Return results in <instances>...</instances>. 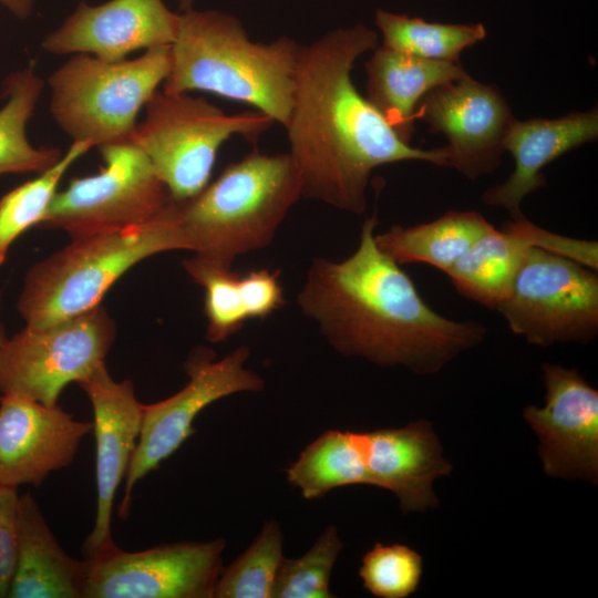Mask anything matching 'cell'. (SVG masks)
Listing matches in <instances>:
<instances>
[{
  "mask_svg": "<svg viewBox=\"0 0 598 598\" xmlns=\"http://www.w3.org/2000/svg\"><path fill=\"white\" fill-rule=\"evenodd\" d=\"M378 47V34L358 23L301 47L287 130L302 196L360 215L372 171L402 161L447 166L446 150L403 142L351 80L354 62Z\"/></svg>",
  "mask_w": 598,
  "mask_h": 598,
  "instance_id": "cell-1",
  "label": "cell"
},
{
  "mask_svg": "<svg viewBox=\"0 0 598 598\" xmlns=\"http://www.w3.org/2000/svg\"><path fill=\"white\" fill-rule=\"evenodd\" d=\"M375 226V216L362 224L359 245L346 259L315 258L297 303L342 355L435 373L480 344L487 329L426 305L412 279L378 247Z\"/></svg>",
  "mask_w": 598,
  "mask_h": 598,
  "instance_id": "cell-2",
  "label": "cell"
},
{
  "mask_svg": "<svg viewBox=\"0 0 598 598\" xmlns=\"http://www.w3.org/2000/svg\"><path fill=\"white\" fill-rule=\"evenodd\" d=\"M301 45L288 37L252 42L231 14L187 10L171 44L166 93L208 92L252 106L287 125Z\"/></svg>",
  "mask_w": 598,
  "mask_h": 598,
  "instance_id": "cell-3",
  "label": "cell"
},
{
  "mask_svg": "<svg viewBox=\"0 0 598 598\" xmlns=\"http://www.w3.org/2000/svg\"><path fill=\"white\" fill-rule=\"evenodd\" d=\"M302 197L299 171L289 153L254 151L227 165L196 196L174 200L186 250L231 266L271 244L290 208Z\"/></svg>",
  "mask_w": 598,
  "mask_h": 598,
  "instance_id": "cell-4",
  "label": "cell"
},
{
  "mask_svg": "<svg viewBox=\"0 0 598 598\" xmlns=\"http://www.w3.org/2000/svg\"><path fill=\"white\" fill-rule=\"evenodd\" d=\"M186 250L174 200L153 220L84 236L28 271L18 311L25 327L43 328L101 305L110 288L140 261L169 250Z\"/></svg>",
  "mask_w": 598,
  "mask_h": 598,
  "instance_id": "cell-5",
  "label": "cell"
},
{
  "mask_svg": "<svg viewBox=\"0 0 598 598\" xmlns=\"http://www.w3.org/2000/svg\"><path fill=\"white\" fill-rule=\"evenodd\" d=\"M171 65V45L117 62L75 54L48 79L50 112L73 142L89 141L99 148L130 141L140 111Z\"/></svg>",
  "mask_w": 598,
  "mask_h": 598,
  "instance_id": "cell-6",
  "label": "cell"
},
{
  "mask_svg": "<svg viewBox=\"0 0 598 598\" xmlns=\"http://www.w3.org/2000/svg\"><path fill=\"white\" fill-rule=\"evenodd\" d=\"M130 141L150 161L175 202L209 183L217 152L234 135L255 142L274 121L258 111L226 114L204 97L156 91Z\"/></svg>",
  "mask_w": 598,
  "mask_h": 598,
  "instance_id": "cell-7",
  "label": "cell"
},
{
  "mask_svg": "<svg viewBox=\"0 0 598 598\" xmlns=\"http://www.w3.org/2000/svg\"><path fill=\"white\" fill-rule=\"evenodd\" d=\"M104 166L99 173L70 179L58 192L42 229H60L71 239L148 223L172 197L144 153L131 141L99 147Z\"/></svg>",
  "mask_w": 598,
  "mask_h": 598,
  "instance_id": "cell-8",
  "label": "cell"
},
{
  "mask_svg": "<svg viewBox=\"0 0 598 598\" xmlns=\"http://www.w3.org/2000/svg\"><path fill=\"white\" fill-rule=\"evenodd\" d=\"M496 310L530 344L587 343L598 333L597 270L532 247Z\"/></svg>",
  "mask_w": 598,
  "mask_h": 598,
  "instance_id": "cell-9",
  "label": "cell"
},
{
  "mask_svg": "<svg viewBox=\"0 0 598 598\" xmlns=\"http://www.w3.org/2000/svg\"><path fill=\"white\" fill-rule=\"evenodd\" d=\"M115 333L101 305L43 328L24 327L0 351V393L58 405L69 383L104 364Z\"/></svg>",
  "mask_w": 598,
  "mask_h": 598,
  "instance_id": "cell-10",
  "label": "cell"
},
{
  "mask_svg": "<svg viewBox=\"0 0 598 598\" xmlns=\"http://www.w3.org/2000/svg\"><path fill=\"white\" fill-rule=\"evenodd\" d=\"M249 355V348L240 346L216 361L213 350L198 348L184 364L187 384L163 401L143 405L141 432L125 475L121 515L128 513L135 484L195 433L194 421L205 408L235 393L264 390L262 378L245 368Z\"/></svg>",
  "mask_w": 598,
  "mask_h": 598,
  "instance_id": "cell-11",
  "label": "cell"
},
{
  "mask_svg": "<svg viewBox=\"0 0 598 598\" xmlns=\"http://www.w3.org/2000/svg\"><path fill=\"white\" fill-rule=\"evenodd\" d=\"M225 542H177L140 551L115 543L85 556L83 598H213Z\"/></svg>",
  "mask_w": 598,
  "mask_h": 598,
  "instance_id": "cell-12",
  "label": "cell"
},
{
  "mask_svg": "<svg viewBox=\"0 0 598 598\" xmlns=\"http://www.w3.org/2000/svg\"><path fill=\"white\" fill-rule=\"evenodd\" d=\"M417 118L427 123L430 132L446 136L447 166L468 179L499 166L505 137L515 121L501 91L471 76L429 91L419 102Z\"/></svg>",
  "mask_w": 598,
  "mask_h": 598,
  "instance_id": "cell-13",
  "label": "cell"
},
{
  "mask_svg": "<svg viewBox=\"0 0 598 598\" xmlns=\"http://www.w3.org/2000/svg\"><path fill=\"white\" fill-rule=\"evenodd\" d=\"M545 405H528L525 421L539 439L547 475L598 481V391L576 369L544 363Z\"/></svg>",
  "mask_w": 598,
  "mask_h": 598,
  "instance_id": "cell-14",
  "label": "cell"
},
{
  "mask_svg": "<svg viewBox=\"0 0 598 598\" xmlns=\"http://www.w3.org/2000/svg\"><path fill=\"white\" fill-rule=\"evenodd\" d=\"M92 422L75 420L59 405L13 394L0 396V485L40 486L69 466Z\"/></svg>",
  "mask_w": 598,
  "mask_h": 598,
  "instance_id": "cell-15",
  "label": "cell"
},
{
  "mask_svg": "<svg viewBox=\"0 0 598 598\" xmlns=\"http://www.w3.org/2000/svg\"><path fill=\"white\" fill-rule=\"evenodd\" d=\"M179 14L163 0H110L74 12L49 33L42 48L53 54H90L107 62L125 60L136 50L171 45Z\"/></svg>",
  "mask_w": 598,
  "mask_h": 598,
  "instance_id": "cell-16",
  "label": "cell"
},
{
  "mask_svg": "<svg viewBox=\"0 0 598 598\" xmlns=\"http://www.w3.org/2000/svg\"><path fill=\"white\" fill-rule=\"evenodd\" d=\"M78 384L92 404L96 443L97 503L94 526L83 546L87 556L114 544L111 525L115 493L136 446L144 404L136 399L133 382L115 381L105 363Z\"/></svg>",
  "mask_w": 598,
  "mask_h": 598,
  "instance_id": "cell-17",
  "label": "cell"
},
{
  "mask_svg": "<svg viewBox=\"0 0 598 598\" xmlns=\"http://www.w3.org/2000/svg\"><path fill=\"white\" fill-rule=\"evenodd\" d=\"M367 485L395 494L403 513L436 507L433 483L452 471L442 445L425 420L403 427L364 432Z\"/></svg>",
  "mask_w": 598,
  "mask_h": 598,
  "instance_id": "cell-18",
  "label": "cell"
},
{
  "mask_svg": "<svg viewBox=\"0 0 598 598\" xmlns=\"http://www.w3.org/2000/svg\"><path fill=\"white\" fill-rule=\"evenodd\" d=\"M597 136V109L558 118H515L504 141V150L514 158V171L505 182L485 190L483 202L506 209L512 219L524 216L523 199L546 185L543 168Z\"/></svg>",
  "mask_w": 598,
  "mask_h": 598,
  "instance_id": "cell-19",
  "label": "cell"
},
{
  "mask_svg": "<svg viewBox=\"0 0 598 598\" xmlns=\"http://www.w3.org/2000/svg\"><path fill=\"white\" fill-rule=\"evenodd\" d=\"M182 266L193 282L204 289L205 338L224 342L247 321L265 319L286 303L280 271L255 269L240 275L205 258L193 256Z\"/></svg>",
  "mask_w": 598,
  "mask_h": 598,
  "instance_id": "cell-20",
  "label": "cell"
},
{
  "mask_svg": "<svg viewBox=\"0 0 598 598\" xmlns=\"http://www.w3.org/2000/svg\"><path fill=\"white\" fill-rule=\"evenodd\" d=\"M554 244V233L522 216L507 221L503 229L493 227L484 234L445 274L460 295L496 310L528 249L550 250Z\"/></svg>",
  "mask_w": 598,
  "mask_h": 598,
  "instance_id": "cell-21",
  "label": "cell"
},
{
  "mask_svg": "<svg viewBox=\"0 0 598 598\" xmlns=\"http://www.w3.org/2000/svg\"><path fill=\"white\" fill-rule=\"evenodd\" d=\"M85 559L68 555L31 494L19 496L10 598H83Z\"/></svg>",
  "mask_w": 598,
  "mask_h": 598,
  "instance_id": "cell-22",
  "label": "cell"
},
{
  "mask_svg": "<svg viewBox=\"0 0 598 598\" xmlns=\"http://www.w3.org/2000/svg\"><path fill=\"white\" fill-rule=\"evenodd\" d=\"M365 72V99L408 144L422 97L439 85L470 76L460 62L426 60L384 45L374 49Z\"/></svg>",
  "mask_w": 598,
  "mask_h": 598,
  "instance_id": "cell-23",
  "label": "cell"
},
{
  "mask_svg": "<svg viewBox=\"0 0 598 598\" xmlns=\"http://www.w3.org/2000/svg\"><path fill=\"white\" fill-rule=\"evenodd\" d=\"M493 227L477 212L450 210L430 223L394 225L374 239L398 265L426 264L446 272Z\"/></svg>",
  "mask_w": 598,
  "mask_h": 598,
  "instance_id": "cell-24",
  "label": "cell"
},
{
  "mask_svg": "<svg viewBox=\"0 0 598 598\" xmlns=\"http://www.w3.org/2000/svg\"><path fill=\"white\" fill-rule=\"evenodd\" d=\"M43 85L33 64L10 74L3 83L7 100L0 107V175L29 172L40 174L63 155L54 147L32 145L27 136V124Z\"/></svg>",
  "mask_w": 598,
  "mask_h": 598,
  "instance_id": "cell-25",
  "label": "cell"
},
{
  "mask_svg": "<svg viewBox=\"0 0 598 598\" xmlns=\"http://www.w3.org/2000/svg\"><path fill=\"white\" fill-rule=\"evenodd\" d=\"M363 454V432L330 430L306 446L286 470L287 480L306 499L365 484Z\"/></svg>",
  "mask_w": 598,
  "mask_h": 598,
  "instance_id": "cell-26",
  "label": "cell"
},
{
  "mask_svg": "<svg viewBox=\"0 0 598 598\" xmlns=\"http://www.w3.org/2000/svg\"><path fill=\"white\" fill-rule=\"evenodd\" d=\"M383 44L426 60L460 62L464 49L482 41L486 30L481 23H437L384 10L375 13Z\"/></svg>",
  "mask_w": 598,
  "mask_h": 598,
  "instance_id": "cell-27",
  "label": "cell"
},
{
  "mask_svg": "<svg viewBox=\"0 0 598 598\" xmlns=\"http://www.w3.org/2000/svg\"><path fill=\"white\" fill-rule=\"evenodd\" d=\"M93 144L75 141L65 154L35 178L13 188L0 199V266L6 261L13 241L43 219L58 185L70 166L83 156Z\"/></svg>",
  "mask_w": 598,
  "mask_h": 598,
  "instance_id": "cell-28",
  "label": "cell"
},
{
  "mask_svg": "<svg viewBox=\"0 0 598 598\" xmlns=\"http://www.w3.org/2000/svg\"><path fill=\"white\" fill-rule=\"evenodd\" d=\"M283 535L275 520L266 522L251 543L216 582L215 598H272L282 555Z\"/></svg>",
  "mask_w": 598,
  "mask_h": 598,
  "instance_id": "cell-29",
  "label": "cell"
},
{
  "mask_svg": "<svg viewBox=\"0 0 598 598\" xmlns=\"http://www.w3.org/2000/svg\"><path fill=\"white\" fill-rule=\"evenodd\" d=\"M343 548L333 525H328L311 548L299 558L282 559L272 598H330V576Z\"/></svg>",
  "mask_w": 598,
  "mask_h": 598,
  "instance_id": "cell-30",
  "label": "cell"
},
{
  "mask_svg": "<svg viewBox=\"0 0 598 598\" xmlns=\"http://www.w3.org/2000/svg\"><path fill=\"white\" fill-rule=\"evenodd\" d=\"M422 574V556L402 544L377 543L362 557L359 569L364 588L380 598L411 596L417 590Z\"/></svg>",
  "mask_w": 598,
  "mask_h": 598,
  "instance_id": "cell-31",
  "label": "cell"
},
{
  "mask_svg": "<svg viewBox=\"0 0 598 598\" xmlns=\"http://www.w3.org/2000/svg\"><path fill=\"white\" fill-rule=\"evenodd\" d=\"M18 488L0 485V598L8 597L17 546Z\"/></svg>",
  "mask_w": 598,
  "mask_h": 598,
  "instance_id": "cell-32",
  "label": "cell"
},
{
  "mask_svg": "<svg viewBox=\"0 0 598 598\" xmlns=\"http://www.w3.org/2000/svg\"><path fill=\"white\" fill-rule=\"evenodd\" d=\"M33 2L34 0H0V4L20 20H24L31 14Z\"/></svg>",
  "mask_w": 598,
  "mask_h": 598,
  "instance_id": "cell-33",
  "label": "cell"
},
{
  "mask_svg": "<svg viewBox=\"0 0 598 598\" xmlns=\"http://www.w3.org/2000/svg\"><path fill=\"white\" fill-rule=\"evenodd\" d=\"M178 3L181 10L184 12L192 9L194 0H178Z\"/></svg>",
  "mask_w": 598,
  "mask_h": 598,
  "instance_id": "cell-34",
  "label": "cell"
},
{
  "mask_svg": "<svg viewBox=\"0 0 598 598\" xmlns=\"http://www.w3.org/2000/svg\"><path fill=\"white\" fill-rule=\"evenodd\" d=\"M0 307H1V296H0ZM7 340H8V338L6 337L4 329H3L2 324L0 323V351H1L3 344L6 343Z\"/></svg>",
  "mask_w": 598,
  "mask_h": 598,
  "instance_id": "cell-35",
  "label": "cell"
}]
</instances>
